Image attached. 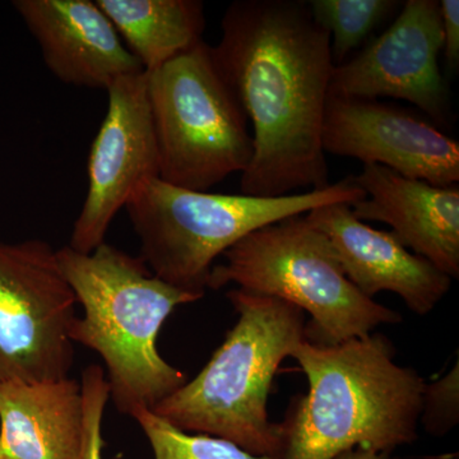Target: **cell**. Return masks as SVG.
I'll list each match as a JSON object with an SVG mask.
<instances>
[{
  "label": "cell",
  "mask_w": 459,
  "mask_h": 459,
  "mask_svg": "<svg viewBox=\"0 0 459 459\" xmlns=\"http://www.w3.org/2000/svg\"><path fill=\"white\" fill-rule=\"evenodd\" d=\"M442 16L443 53L448 68L455 71L459 65V2L440 0Z\"/></svg>",
  "instance_id": "obj_21"
},
{
  "label": "cell",
  "mask_w": 459,
  "mask_h": 459,
  "mask_svg": "<svg viewBox=\"0 0 459 459\" xmlns=\"http://www.w3.org/2000/svg\"><path fill=\"white\" fill-rule=\"evenodd\" d=\"M84 409L83 448L81 459H104V437L102 422L105 409L110 400V389L104 368L90 365L82 373L81 380Z\"/></svg>",
  "instance_id": "obj_19"
},
{
  "label": "cell",
  "mask_w": 459,
  "mask_h": 459,
  "mask_svg": "<svg viewBox=\"0 0 459 459\" xmlns=\"http://www.w3.org/2000/svg\"><path fill=\"white\" fill-rule=\"evenodd\" d=\"M107 92V115L91 147L89 189L68 244L83 255L105 243L114 217L133 195L160 178L146 72L124 75Z\"/></svg>",
  "instance_id": "obj_9"
},
{
  "label": "cell",
  "mask_w": 459,
  "mask_h": 459,
  "mask_svg": "<svg viewBox=\"0 0 459 459\" xmlns=\"http://www.w3.org/2000/svg\"><path fill=\"white\" fill-rule=\"evenodd\" d=\"M144 72L204 41L201 0H96Z\"/></svg>",
  "instance_id": "obj_16"
},
{
  "label": "cell",
  "mask_w": 459,
  "mask_h": 459,
  "mask_svg": "<svg viewBox=\"0 0 459 459\" xmlns=\"http://www.w3.org/2000/svg\"><path fill=\"white\" fill-rule=\"evenodd\" d=\"M459 362L425 386L420 421L433 437H444L459 422Z\"/></svg>",
  "instance_id": "obj_20"
},
{
  "label": "cell",
  "mask_w": 459,
  "mask_h": 459,
  "mask_svg": "<svg viewBox=\"0 0 459 459\" xmlns=\"http://www.w3.org/2000/svg\"><path fill=\"white\" fill-rule=\"evenodd\" d=\"M400 2L395 0H309L314 20L331 36L334 65H342L349 54L365 41Z\"/></svg>",
  "instance_id": "obj_17"
},
{
  "label": "cell",
  "mask_w": 459,
  "mask_h": 459,
  "mask_svg": "<svg viewBox=\"0 0 459 459\" xmlns=\"http://www.w3.org/2000/svg\"><path fill=\"white\" fill-rule=\"evenodd\" d=\"M221 30L214 56L253 126L241 195L328 186L322 132L336 65L327 30L304 0H237Z\"/></svg>",
  "instance_id": "obj_1"
},
{
  "label": "cell",
  "mask_w": 459,
  "mask_h": 459,
  "mask_svg": "<svg viewBox=\"0 0 459 459\" xmlns=\"http://www.w3.org/2000/svg\"><path fill=\"white\" fill-rule=\"evenodd\" d=\"M0 459H2V458H0Z\"/></svg>",
  "instance_id": "obj_23"
},
{
  "label": "cell",
  "mask_w": 459,
  "mask_h": 459,
  "mask_svg": "<svg viewBox=\"0 0 459 459\" xmlns=\"http://www.w3.org/2000/svg\"><path fill=\"white\" fill-rule=\"evenodd\" d=\"M442 16L437 0H407L382 35L334 66L331 95L406 100L431 119H451V96L439 66Z\"/></svg>",
  "instance_id": "obj_10"
},
{
  "label": "cell",
  "mask_w": 459,
  "mask_h": 459,
  "mask_svg": "<svg viewBox=\"0 0 459 459\" xmlns=\"http://www.w3.org/2000/svg\"><path fill=\"white\" fill-rule=\"evenodd\" d=\"M305 217L327 237L347 279L367 298L394 292L411 312L425 316L451 290V277L411 253L394 232L360 221L350 204L323 205Z\"/></svg>",
  "instance_id": "obj_12"
},
{
  "label": "cell",
  "mask_w": 459,
  "mask_h": 459,
  "mask_svg": "<svg viewBox=\"0 0 459 459\" xmlns=\"http://www.w3.org/2000/svg\"><path fill=\"white\" fill-rule=\"evenodd\" d=\"M146 74L160 179L207 192L247 170L255 152L249 119L213 47L201 41Z\"/></svg>",
  "instance_id": "obj_7"
},
{
  "label": "cell",
  "mask_w": 459,
  "mask_h": 459,
  "mask_svg": "<svg viewBox=\"0 0 459 459\" xmlns=\"http://www.w3.org/2000/svg\"><path fill=\"white\" fill-rule=\"evenodd\" d=\"M385 455L368 448L350 449L338 455L333 459H385Z\"/></svg>",
  "instance_id": "obj_22"
},
{
  "label": "cell",
  "mask_w": 459,
  "mask_h": 459,
  "mask_svg": "<svg viewBox=\"0 0 459 459\" xmlns=\"http://www.w3.org/2000/svg\"><path fill=\"white\" fill-rule=\"evenodd\" d=\"M77 307L48 241L0 240V383L68 377Z\"/></svg>",
  "instance_id": "obj_8"
},
{
  "label": "cell",
  "mask_w": 459,
  "mask_h": 459,
  "mask_svg": "<svg viewBox=\"0 0 459 459\" xmlns=\"http://www.w3.org/2000/svg\"><path fill=\"white\" fill-rule=\"evenodd\" d=\"M234 327L197 377L151 410L172 427L221 437L244 451L282 458L281 425L268 418V397L281 362L307 340L305 313L272 296L232 289Z\"/></svg>",
  "instance_id": "obj_4"
},
{
  "label": "cell",
  "mask_w": 459,
  "mask_h": 459,
  "mask_svg": "<svg viewBox=\"0 0 459 459\" xmlns=\"http://www.w3.org/2000/svg\"><path fill=\"white\" fill-rule=\"evenodd\" d=\"M322 146L325 153L385 166L433 186L459 181L458 142L418 115L377 100L329 93Z\"/></svg>",
  "instance_id": "obj_11"
},
{
  "label": "cell",
  "mask_w": 459,
  "mask_h": 459,
  "mask_svg": "<svg viewBox=\"0 0 459 459\" xmlns=\"http://www.w3.org/2000/svg\"><path fill=\"white\" fill-rule=\"evenodd\" d=\"M309 383L281 424L282 459H333L355 448L386 455L418 439L424 377L394 361L385 337L325 344L304 340L291 353Z\"/></svg>",
  "instance_id": "obj_2"
},
{
  "label": "cell",
  "mask_w": 459,
  "mask_h": 459,
  "mask_svg": "<svg viewBox=\"0 0 459 459\" xmlns=\"http://www.w3.org/2000/svg\"><path fill=\"white\" fill-rule=\"evenodd\" d=\"M56 253L82 309L72 340L104 361L110 400L120 413L132 416L140 409H155L186 382L183 371L160 353V331L175 307L204 296L165 282L140 256L107 241L89 255L69 246Z\"/></svg>",
  "instance_id": "obj_3"
},
{
  "label": "cell",
  "mask_w": 459,
  "mask_h": 459,
  "mask_svg": "<svg viewBox=\"0 0 459 459\" xmlns=\"http://www.w3.org/2000/svg\"><path fill=\"white\" fill-rule=\"evenodd\" d=\"M207 289L234 283L250 294L272 296L310 314L319 342L369 336L402 316L367 298L347 279L327 237L304 214L255 230L222 255Z\"/></svg>",
  "instance_id": "obj_6"
},
{
  "label": "cell",
  "mask_w": 459,
  "mask_h": 459,
  "mask_svg": "<svg viewBox=\"0 0 459 459\" xmlns=\"http://www.w3.org/2000/svg\"><path fill=\"white\" fill-rule=\"evenodd\" d=\"M352 180L367 195L351 205L360 221L386 223L402 246L458 279V186H433L374 164L362 166Z\"/></svg>",
  "instance_id": "obj_14"
},
{
  "label": "cell",
  "mask_w": 459,
  "mask_h": 459,
  "mask_svg": "<svg viewBox=\"0 0 459 459\" xmlns=\"http://www.w3.org/2000/svg\"><path fill=\"white\" fill-rule=\"evenodd\" d=\"M367 197L352 177L283 197L217 195L172 186L156 178L126 205L141 241L142 261L156 277L204 296L214 262L238 241L264 228L333 204Z\"/></svg>",
  "instance_id": "obj_5"
},
{
  "label": "cell",
  "mask_w": 459,
  "mask_h": 459,
  "mask_svg": "<svg viewBox=\"0 0 459 459\" xmlns=\"http://www.w3.org/2000/svg\"><path fill=\"white\" fill-rule=\"evenodd\" d=\"M131 418L147 437L153 459H282L252 455L221 437L186 433L151 410L134 411Z\"/></svg>",
  "instance_id": "obj_18"
},
{
  "label": "cell",
  "mask_w": 459,
  "mask_h": 459,
  "mask_svg": "<svg viewBox=\"0 0 459 459\" xmlns=\"http://www.w3.org/2000/svg\"><path fill=\"white\" fill-rule=\"evenodd\" d=\"M13 7L63 83L107 91L144 72L96 0H16Z\"/></svg>",
  "instance_id": "obj_13"
},
{
  "label": "cell",
  "mask_w": 459,
  "mask_h": 459,
  "mask_svg": "<svg viewBox=\"0 0 459 459\" xmlns=\"http://www.w3.org/2000/svg\"><path fill=\"white\" fill-rule=\"evenodd\" d=\"M81 382L0 383V458L81 459Z\"/></svg>",
  "instance_id": "obj_15"
}]
</instances>
